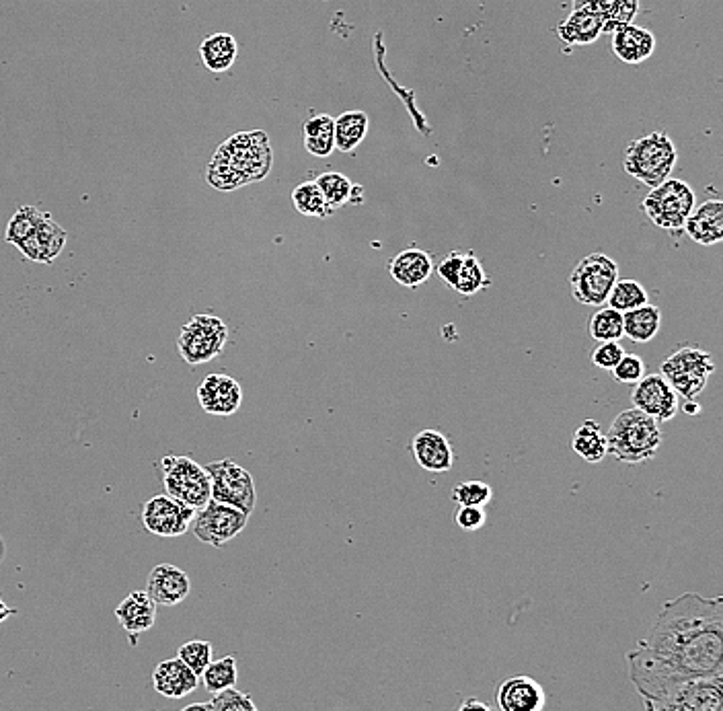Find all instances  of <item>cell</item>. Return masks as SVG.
I'll return each mask as SVG.
<instances>
[{
  "mask_svg": "<svg viewBox=\"0 0 723 711\" xmlns=\"http://www.w3.org/2000/svg\"><path fill=\"white\" fill-rule=\"evenodd\" d=\"M637 646L680 677H723V598L687 592L664 603Z\"/></svg>",
  "mask_w": 723,
  "mask_h": 711,
  "instance_id": "obj_1",
  "label": "cell"
},
{
  "mask_svg": "<svg viewBox=\"0 0 723 711\" xmlns=\"http://www.w3.org/2000/svg\"><path fill=\"white\" fill-rule=\"evenodd\" d=\"M629 679L645 711H723V677H680L641 648L627 654Z\"/></svg>",
  "mask_w": 723,
  "mask_h": 711,
  "instance_id": "obj_2",
  "label": "cell"
},
{
  "mask_svg": "<svg viewBox=\"0 0 723 711\" xmlns=\"http://www.w3.org/2000/svg\"><path fill=\"white\" fill-rule=\"evenodd\" d=\"M274 163L270 138L261 130L239 132L224 140L212 157L206 179L220 192H235L268 177Z\"/></svg>",
  "mask_w": 723,
  "mask_h": 711,
  "instance_id": "obj_3",
  "label": "cell"
},
{
  "mask_svg": "<svg viewBox=\"0 0 723 711\" xmlns=\"http://www.w3.org/2000/svg\"><path fill=\"white\" fill-rule=\"evenodd\" d=\"M662 440L660 424L635 407L621 411L606 434L608 455L625 465H641L656 459Z\"/></svg>",
  "mask_w": 723,
  "mask_h": 711,
  "instance_id": "obj_4",
  "label": "cell"
},
{
  "mask_svg": "<svg viewBox=\"0 0 723 711\" xmlns=\"http://www.w3.org/2000/svg\"><path fill=\"white\" fill-rule=\"evenodd\" d=\"M676 146L666 132H652L629 142L623 153V169L648 187L664 183L676 167Z\"/></svg>",
  "mask_w": 723,
  "mask_h": 711,
  "instance_id": "obj_5",
  "label": "cell"
},
{
  "mask_svg": "<svg viewBox=\"0 0 723 711\" xmlns=\"http://www.w3.org/2000/svg\"><path fill=\"white\" fill-rule=\"evenodd\" d=\"M695 206L697 198L693 187L687 181L672 177H668L658 187H652V192L641 202V210L645 212V216H648L658 229H664L668 233H680Z\"/></svg>",
  "mask_w": 723,
  "mask_h": 711,
  "instance_id": "obj_6",
  "label": "cell"
},
{
  "mask_svg": "<svg viewBox=\"0 0 723 711\" xmlns=\"http://www.w3.org/2000/svg\"><path fill=\"white\" fill-rule=\"evenodd\" d=\"M713 372L715 362L711 354L699 346H680L660 366L662 377L684 401L697 399L705 391Z\"/></svg>",
  "mask_w": 723,
  "mask_h": 711,
  "instance_id": "obj_7",
  "label": "cell"
},
{
  "mask_svg": "<svg viewBox=\"0 0 723 711\" xmlns=\"http://www.w3.org/2000/svg\"><path fill=\"white\" fill-rule=\"evenodd\" d=\"M619 274V264L613 257L604 253H590L578 261V266L569 276L572 296L580 305L604 307L608 294H611L619 280Z\"/></svg>",
  "mask_w": 723,
  "mask_h": 711,
  "instance_id": "obj_8",
  "label": "cell"
},
{
  "mask_svg": "<svg viewBox=\"0 0 723 711\" xmlns=\"http://www.w3.org/2000/svg\"><path fill=\"white\" fill-rule=\"evenodd\" d=\"M163 483L169 498L200 510L210 502V477L202 465L183 455H167L161 461Z\"/></svg>",
  "mask_w": 723,
  "mask_h": 711,
  "instance_id": "obj_9",
  "label": "cell"
},
{
  "mask_svg": "<svg viewBox=\"0 0 723 711\" xmlns=\"http://www.w3.org/2000/svg\"><path fill=\"white\" fill-rule=\"evenodd\" d=\"M228 340V327L214 315H196L179 333L177 348L187 364H204L220 356Z\"/></svg>",
  "mask_w": 723,
  "mask_h": 711,
  "instance_id": "obj_10",
  "label": "cell"
},
{
  "mask_svg": "<svg viewBox=\"0 0 723 711\" xmlns=\"http://www.w3.org/2000/svg\"><path fill=\"white\" fill-rule=\"evenodd\" d=\"M204 469L210 477V500L239 508L245 514L253 512L257 496L253 477L247 469L231 459L210 463Z\"/></svg>",
  "mask_w": 723,
  "mask_h": 711,
  "instance_id": "obj_11",
  "label": "cell"
},
{
  "mask_svg": "<svg viewBox=\"0 0 723 711\" xmlns=\"http://www.w3.org/2000/svg\"><path fill=\"white\" fill-rule=\"evenodd\" d=\"M247 520L249 514H245L243 510L210 500L194 516V535L210 547H222L224 543L233 541L239 533H243Z\"/></svg>",
  "mask_w": 723,
  "mask_h": 711,
  "instance_id": "obj_12",
  "label": "cell"
},
{
  "mask_svg": "<svg viewBox=\"0 0 723 711\" xmlns=\"http://www.w3.org/2000/svg\"><path fill=\"white\" fill-rule=\"evenodd\" d=\"M196 510L169 496H155L142 506V525L157 537H181L192 529Z\"/></svg>",
  "mask_w": 723,
  "mask_h": 711,
  "instance_id": "obj_13",
  "label": "cell"
},
{
  "mask_svg": "<svg viewBox=\"0 0 723 711\" xmlns=\"http://www.w3.org/2000/svg\"><path fill=\"white\" fill-rule=\"evenodd\" d=\"M631 403L641 414L650 416L658 424L674 420L680 409L678 395L660 372L645 374L639 383L633 385Z\"/></svg>",
  "mask_w": 723,
  "mask_h": 711,
  "instance_id": "obj_14",
  "label": "cell"
},
{
  "mask_svg": "<svg viewBox=\"0 0 723 711\" xmlns=\"http://www.w3.org/2000/svg\"><path fill=\"white\" fill-rule=\"evenodd\" d=\"M198 401L210 416H233L243 403V389L228 374H208L198 387Z\"/></svg>",
  "mask_w": 723,
  "mask_h": 711,
  "instance_id": "obj_15",
  "label": "cell"
},
{
  "mask_svg": "<svg viewBox=\"0 0 723 711\" xmlns=\"http://www.w3.org/2000/svg\"><path fill=\"white\" fill-rule=\"evenodd\" d=\"M66 231L54 220L50 212L44 214L42 222L37 224V229L29 239H25L17 249L35 264H54V259L62 253L66 245Z\"/></svg>",
  "mask_w": 723,
  "mask_h": 711,
  "instance_id": "obj_16",
  "label": "cell"
},
{
  "mask_svg": "<svg viewBox=\"0 0 723 711\" xmlns=\"http://www.w3.org/2000/svg\"><path fill=\"white\" fill-rule=\"evenodd\" d=\"M146 592L157 605L175 607L183 603L189 592H192V580L177 566L159 564L152 568L148 576Z\"/></svg>",
  "mask_w": 723,
  "mask_h": 711,
  "instance_id": "obj_17",
  "label": "cell"
},
{
  "mask_svg": "<svg viewBox=\"0 0 723 711\" xmlns=\"http://www.w3.org/2000/svg\"><path fill=\"white\" fill-rule=\"evenodd\" d=\"M411 453L424 471L446 473L454 467V451L438 430H422L411 438Z\"/></svg>",
  "mask_w": 723,
  "mask_h": 711,
  "instance_id": "obj_18",
  "label": "cell"
},
{
  "mask_svg": "<svg viewBox=\"0 0 723 711\" xmlns=\"http://www.w3.org/2000/svg\"><path fill=\"white\" fill-rule=\"evenodd\" d=\"M157 603L152 601L146 590L130 592L116 609V617L122 629L130 635L132 646H136L138 635L146 633L157 623Z\"/></svg>",
  "mask_w": 723,
  "mask_h": 711,
  "instance_id": "obj_19",
  "label": "cell"
},
{
  "mask_svg": "<svg viewBox=\"0 0 723 711\" xmlns=\"http://www.w3.org/2000/svg\"><path fill=\"white\" fill-rule=\"evenodd\" d=\"M200 677L179 658L163 660L152 670L155 691L167 699H183L198 689Z\"/></svg>",
  "mask_w": 723,
  "mask_h": 711,
  "instance_id": "obj_20",
  "label": "cell"
},
{
  "mask_svg": "<svg viewBox=\"0 0 723 711\" xmlns=\"http://www.w3.org/2000/svg\"><path fill=\"white\" fill-rule=\"evenodd\" d=\"M389 274L397 284H401L405 288H411V290L420 288L434 274L432 255L424 249L409 247L391 259Z\"/></svg>",
  "mask_w": 723,
  "mask_h": 711,
  "instance_id": "obj_21",
  "label": "cell"
},
{
  "mask_svg": "<svg viewBox=\"0 0 723 711\" xmlns=\"http://www.w3.org/2000/svg\"><path fill=\"white\" fill-rule=\"evenodd\" d=\"M498 705L502 711H543L545 691L535 679L512 677L500 685Z\"/></svg>",
  "mask_w": 723,
  "mask_h": 711,
  "instance_id": "obj_22",
  "label": "cell"
},
{
  "mask_svg": "<svg viewBox=\"0 0 723 711\" xmlns=\"http://www.w3.org/2000/svg\"><path fill=\"white\" fill-rule=\"evenodd\" d=\"M682 231L703 247L721 243V239H723V202L707 200L701 206H695V210L691 212Z\"/></svg>",
  "mask_w": 723,
  "mask_h": 711,
  "instance_id": "obj_23",
  "label": "cell"
},
{
  "mask_svg": "<svg viewBox=\"0 0 723 711\" xmlns=\"http://www.w3.org/2000/svg\"><path fill=\"white\" fill-rule=\"evenodd\" d=\"M656 46V35L635 23L613 33V52L625 64H641L652 58Z\"/></svg>",
  "mask_w": 723,
  "mask_h": 711,
  "instance_id": "obj_24",
  "label": "cell"
},
{
  "mask_svg": "<svg viewBox=\"0 0 723 711\" xmlns=\"http://www.w3.org/2000/svg\"><path fill=\"white\" fill-rule=\"evenodd\" d=\"M602 35V23L586 7H574L569 17L557 25V37L567 46H590Z\"/></svg>",
  "mask_w": 723,
  "mask_h": 711,
  "instance_id": "obj_25",
  "label": "cell"
},
{
  "mask_svg": "<svg viewBox=\"0 0 723 711\" xmlns=\"http://www.w3.org/2000/svg\"><path fill=\"white\" fill-rule=\"evenodd\" d=\"M368 114L362 109H350L344 111L339 118H335V151L339 153H354L356 148L364 142L368 134Z\"/></svg>",
  "mask_w": 723,
  "mask_h": 711,
  "instance_id": "obj_26",
  "label": "cell"
},
{
  "mask_svg": "<svg viewBox=\"0 0 723 711\" xmlns=\"http://www.w3.org/2000/svg\"><path fill=\"white\" fill-rule=\"evenodd\" d=\"M662 311L654 305H643L623 313V335L635 344H648L660 333Z\"/></svg>",
  "mask_w": 723,
  "mask_h": 711,
  "instance_id": "obj_27",
  "label": "cell"
},
{
  "mask_svg": "<svg viewBox=\"0 0 723 711\" xmlns=\"http://www.w3.org/2000/svg\"><path fill=\"white\" fill-rule=\"evenodd\" d=\"M239 44L231 33H214L208 35L200 44V56L208 70L226 72L237 60Z\"/></svg>",
  "mask_w": 723,
  "mask_h": 711,
  "instance_id": "obj_28",
  "label": "cell"
},
{
  "mask_svg": "<svg viewBox=\"0 0 723 711\" xmlns=\"http://www.w3.org/2000/svg\"><path fill=\"white\" fill-rule=\"evenodd\" d=\"M574 453L586 463H600L608 455L606 432L600 428L596 420H584L572 436Z\"/></svg>",
  "mask_w": 723,
  "mask_h": 711,
  "instance_id": "obj_29",
  "label": "cell"
},
{
  "mask_svg": "<svg viewBox=\"0 0 723 711\" xmlns=\"http://www.w3.org/2000/svg\"><path fill=\"white\" fill-rule=\"evenodd\" d=\"M335 126V118L327 116V114H319L309 118L302 126L304 132V148L307 153L319 159L329 157L335 151V136H333V128Z\"/></svg>",
  "mask_w": 723,
  "mask_h": 711,
  "instance_id": "obj_30",
  "label": "cell"
},
{
  "mask_svg": "<svg viewBox=\"0 0 723 711\" xmlns=\"http://www.w3.org/2000/svg\"><path fill=\"white\" fill-rule=\"evenodd\" d=\"M491 286L489 276L483 270V264L477 259L475 253H463L459 270H456L452 290L461 292L463 296H473Z\"/></svg>",
  "mask_w": 723,
  "mask_h": 711,
  "instance_id": "obj_31",
  "label": "cell"
},
{
  "mask_svg": "<svg viewBox=\"0 0 723 711\" xmlns=\"http://www.w3.org/2000/svg\"><path fill=\"white\" fill-rule=\"evenodd\" d=\"M588 333L596 342H619L623 338V313L613 307H600L588 319Z\"/></svg>",
  "mask_w": 723,
  "mask_h": 711,
  "instance_id": "obj_32",
  "label": "cell"
},
{
  "mask_svg": "<svg viewBox=\"0 0 723 711\" xmlns=\"http://www.w3.org/2000/svg\"><path fill=\"white\" fill-rule=\"evenodd\" d=\"M292 204L296 208V212H300L302 216H311V218H329L335 214V210H331L321 194V190L317 187L315 181H304L300 185L294 187L292 192Z\"/></svg>",
  "mask_w": 723,
  "mask_h": 711,
  "instance_id": "obj_33",
  "label": "cell"
},
{
  "mask_svg": "<svg viewBox=\"0 0 723 711\" xmlns=\"http://www.w3.org/2000/svg\"><path fill=\"white\" fill-rule=\"evenodd\" d=\"M204 687L210 693H220L226 689H233L239 679V664L235 656H224L218 660H212L208 668L202 672Z\"/></svg>",
  "mask_w": 723,
  "mask_h": 711,
  "instance_id": "obj_34",
  "label": "cell"
},
{
  "mask_svg": "<svg viewBox=\"0 0 723 711\" xmlns=\"http://www.w3.org/2000/svg\"><path fill=\"white\" fill-rule=\"evenodd\" d=\"M650 303V296H648V290L643 288L641 282L637 280H617V284L613 286L611 294H608V301L606 305L613 307L621 313H627L631 309H637V307H643Z\"/></svg>",
  "mask_w": 723,
  "mask_h": 711,
  "instance_id": "obj_35",
  "label": "cell"
},
{
  "mask_svg": "<svg viewBox=\"0 0 723 711\" xmlns=\"http://www.w3.org/2000/svg\"><path fill=\"white\" fill-rule=\"evenodd\" d=\"M317 187L321 190L327 206L331 210H337V208H344L346 204H350V196H352V187L354 183L341 173H323L315 179Z\"/></svg>",
  "mask_w": 723,
  "mask_h": 711,
  "instance_id": "obj_36",
  "label": "cell"
},
{
  "mask_svg": "<svg viewBox=\"0 0 723 711\" xmlns=\"http://www.w3.org/2000/svg\"><path fill=\"white\" fill-rule=\"evenodd\" d=\"M46 212H42L40 208L35 206H21L13 218L7 224V233H5V241L11 245H21L25 239H29L33 235V231L37 229V224L42 222Z\"/></svg>",
  "mask_w": 723,
  "mask_h": 711,
  "instance_id": "obj_37",
  "label": "cell"
},
{
  "mask_svg": "<svg viewBox=\"0 0 723 711\" xmlns=\"http://www.w3.org/2000/svg\"><path fill=\"white\" fill-rule=\"evenodd\" d=\"M493 498V490L491 485L479 479H469L456 485L452 490V500L454 504L459 506H479L485 508Z\"/></svg>",
  "mask_w": 723,
  "mask_h": 711,
  "instance_id": "obj_38",
  "label": "cell"
},
{
  "mask_svg": "<svg viewBox=\"0 0 723 711\" xmlns=\"http://www.w3.org/2000/svg\"><path fill=\"white\" fill-rule=\"evenodd\" d=\"M639 13V0H617L602 17V33H615L627 25H633Z\"/></svg>",
  "mask_w": 723,
  "mask_h": 711,
  "instance_id": "obj_39",
  "label": "cell"
},
{
  "mask_svg": "<svg viewBox=\"0 0 723 711\" xmlns=\"http://www.w3.org/2000/svg\"><path fill=\"white\" fill-rule=\"evenodd\" d=\"M177 658L192 668L198 677H202V672L208 668V664L212 662V644L206 640H192L179 648Z\"/></svg>",
  "mask_w": 723,
  "mask_h": 711,
  "instance_id": "obj_40",
  "label": "cell"
},
{
  "mask_svg": "<svg viewBox=\"0 0 723 711\" xmlns=\"http://www.w3.org/2000/svg\"><path fill=\"white\" fill-rule=\"evenodd\" d=\"M212 711H259L251 695L239 691V689H226L220 693H214L210 699Z\"/></svg>",
  "mask_w": 723,
  "mask_h": 711,
  "instance_id": "obj_41",
  "label": "cell"
},
{
  "mask_svg": "<svg viewBox=\"0 0 723 711\" xmlns=\"http://www.w3.org/2000/svg\"><path fill=\"white\" fill-rule=\"evenodd\" d=\"M611 372L617 383L635 385L645 377V362L637 354H625Z\"/></svg>",
  "mask_w": 723,
  "mask_h": 711,
  "instance_id": "obj_42",
  "label": "cell"
},
{
  "mask_svg": "<svg viewBox=\"0 0 723 711\" xmlns=\"http://www.w3.org/2000/svg\"><path fill=\"white\" fill-rule=\"evenodd\" d=\"M625 348L621 342H602L598 348H594L590 352V360L596 368L600 370H608L611 372L619 362L621 358L625 356Z\"/></svg>",
  "mask_w": 723,
  "mask_h": 711,
  "instance_id": "obj_43",
  "label": "cell"
},
{
  "mask_svg": "<svg viewBox=\"0 0 723 711\" xmlns=\"http://www.w3.org/2000/svg\"><path fill=\"white\" fill-rule=\"evenodd\" d=\"M454 522L459 529L473 533V531H479L485 527L487 512H485V508H479V506H459L454 512Z\"/></svg>",
  "mask_w": 723,
  "mask_h": 711,
  "instance_id": "obj_44",
  "label": "cell"
},
{
  "mask_svg": "<svg viewBox=\"0 0 723 711\" xmlns=\"http://www.w3.org/2000/svg\"><path fill=\"white\" fill-rule=\"evenodd\" d=\"M617 0H576V7H586L598 17H602L608 9H611Z\"/></svg>",
  "mask_w": 723,
  "mask_h": 711,
  "instance_id": "obj_45",
  "label": "cell"
},
{
  "mask_svg": "<svg viewBox=\"0 0 723 711\" xmlns=\"http://www.w3.org/2000/svg\"><path fill=\"white\" fill-rule=\"evenodd\" d=\"M456 711H493V709L489 705H485L483 701H479V699H467V701H463V705Z\"/></svg>",
  "mask_w": 723,
  "mask_h": 711,
  "instance_id": "obj_46",
  "label": "cell"
},
{
  "mask_svg": "<svg viewBox=\"0 0 723 711\" xmlns=\"http://www.w3.org/2000/svg\"><path fill=\"white\" fill-rule=\"evenodd\" d=\"M682 411H684V414H689V416H699L703 411V407L697 403V399H687L682 405Z\"/></svg>",
  "mask_w": 723,
  "mask_h": 711,
  "instance_id": "obj_47",
  "label": "cell"
},
{
  "mask_svg": "<svg viewBox=\"0 0 723 711\" xmlns=\"http://www.w3.org/2000/svg\"><path fill=\"white\" fill-rule=\"evenodd\" d=\"M350 204L352 206H362L364 204V187L362 185H356L352 187V196H350Z\"/></svg>",
  "mask_w": 723,
  "mask_h": 711,
  "instance_id": "obj_48",
  "label": "cell"
},
{
  "mask_svg": "<svg viewBox=\"0 0 723 711\" xmlns=\"http://www.w3.org/2000/svg\"><path fill=\"white\" fill-rule=\"evenodd\" d=\"M11 615H17V609H11L9 605L3 603V598H0V625H3Z\"/></svg>",
  "mask_w": 723,
  "mask_h": 711,
  "instance_id": "obj_49",
  "label": "cell"
},
{
  "mask_svg": "<svg viewBox=\"0 0 723 711\" xmlns=\"http://www.w3.org/2000/svg\"><path fill=\"white\" fill-rule=\"evenodd\" d=\"M181 711H212V709H210V701H202V703L187 705V707H183Z\"/></svg>",
  "mask_w": 723,
  "mask_h": 711,
  "instance_id": "obj_50",
  "label": "cell"
},
{
  "mask_svg": "<svg viewBox=\"0 0 723 711\" xmlns=\"http://www.w3.org/2000/svg\"><path fill=\"white\" fill-rule=\"evenodd\" d=\"M5 553H7V547H5V541H3V537H0V564H3V559H5Z\"/></svg>",
  "mask_w": 723,
  "mask_h": 711,
  "instance_id": "obj_51",
  "label": "cell"
}]
</instances>
